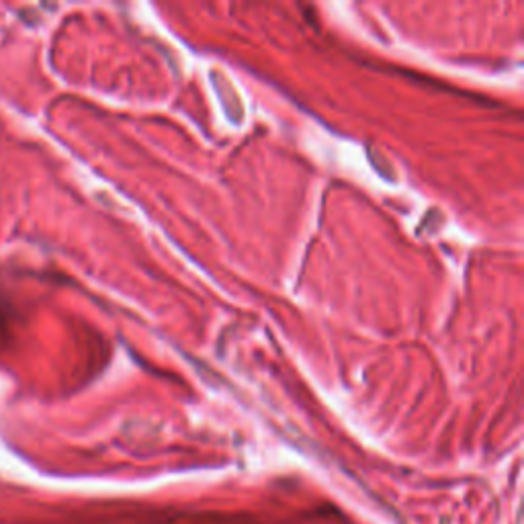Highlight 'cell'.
Listing matches in <instances>:
<instances>
[{"mask_svg": "<svg viewBox=\"0 0 524 524\" xmlns=\"http://www.w3.org/2000/svg\"><path fill=\"white\" fill-rule=\"evenodd\" d=\"M5 320H7V316H5V308H3V303H0V326H5Z\"/></svg>", "mask_w": 524, "mask_h": 524, "instance_id": "1", "label": "cell"}]
</instances>
